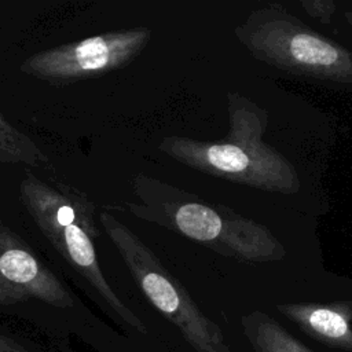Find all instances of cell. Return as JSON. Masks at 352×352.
Wrapping results in <instances>:
<instances>
[{"label":"cell","instance_id":"obj_8","mask_svg":"<svg viewBox=\"0 0 352 352\" xmlns=\"http://www.w3.org/2000/svg\"><path fill=\"white\" fill-rule=\"evenodd\" d=\"M289 52L297 62L329 67L338 62L340 51L330 43L309 33H298L290 40Z\"/></svg>","mask_w":352,"mask_h":352},{"label":"cell","instance_id":"obj_7","mask_svg":"<svg viewBox=\"0 0 352 352\" xmlns=\"http://www.w3.org/2000/svg\"><path fill=\"white\" fill-rule=\"evenodd\" d=\"M0 164L43 166L47 154L23 131L14 126L0 110Z\"/></svg>","mask_w":352,"mask_h":352},{"label":"cell","instance_id":"obj_3","mask_svg":"<svg viewBox=\"0 0 352 352\" xmlns=\"http://www.w3.org/2000/svg\"><path fill=\"white\" fill-rule=\"evenodd\" d=\"M151 34V29L138 26L65 43L32 54L19 70L52 85L99 78L136 59L148 45Z\"/></svg>","mask_w":352,"mask_h":352},{"label":"cell","instance_id":"obj_9","mask_svg":"<svg viewBox=\"0 0 352 352\" xmlns=\"http://www.w3.org/2000/svg\"><path fill=\"white\" fill-rule=\"evenodd\" d=\"M0 352H29V349L18 341L0 334Z\"/></svg>","mask_w":352,"mask_h":352},{"label":"cell","instance_id":"obj_2","mask_svg":"<svg viewBox=\"0 0 352 352\" xmlns=\"http://www.w3.org/2000/svg\"><path fill=\"white\" fill-rule=\"evenodd\" d=\"M138 287L197 352H231L221 329L209 319L151 248L107 209L98 214Z\"/></svg>","mask_w":352,"mask_h":352},{"label":"cell","instance_id":"obj_1","mask_svg":"<svg viewBox=\"0 0 352 352\" xmlns=\"http://www.w3.org/2000/svg\"><path fill=\"white\" fill-rule=\"evenodd\" d=\"M19 199L40 232L60 257L92 287L111 315L124 326L146 336L144 322L118 297L100 268L96 239L100 236L95 204L81 190L48 183L25 170L19 183Z\"/></svg>","mask_w":352,"mask_h":352},{"label":"cell","instance_id":"obj_6","mask_svg":"<svg viewBox=\"0 0 352 352\" xmlns=\"http://www.w3.org/2000/svg\"><path fill=\"white\" fill-rule=\"evenodd\" d=\"M242 330L254 352H314L265 314L243 316Z\"/></svg>","mask_w":352,"mask_h":352},{"label":"cell","instance_id":"obj_4","mask_svg":"<svg viewBox=\"0 0 352 352\" xmlns=\"http://www.w3.org/2000/svg\"><path fill=\"white\" fill-rule=\"evenodd\" d=\"M30 298L72 308L74 298L32 246L0 219V305Z\"/></svg>","mask_w":352,"mask_h":352},{"label":"cell","instance_id":"obj_5","mask_svg":"<svg viewBox=\"0 0 352 352\" xmlns=\"http://www.w3.org/2000/svg\"><path fill=\"white\" fill-rule=\"evenodd\" d=\"M278 309L311 338L342 351L352 352V307L336 305H279Z\"/></svg>","mask_w":352,"mask_h":352}]
</instances>
